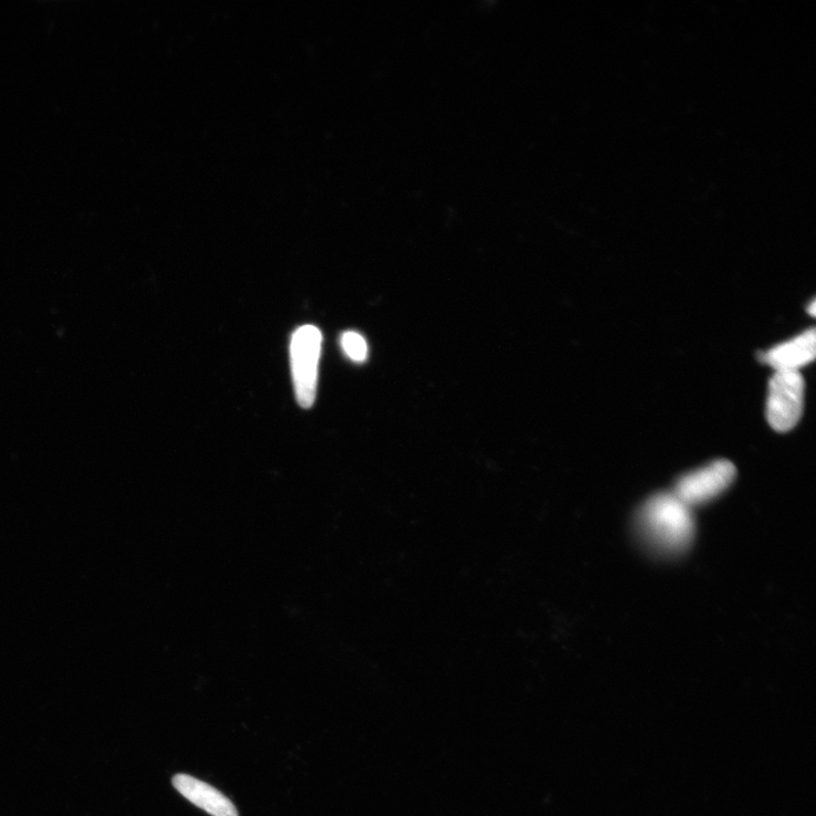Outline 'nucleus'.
Returning <instances> with one entry per match:
<instances>
[{
	"mask_svg": "<svg viewBox=\"0 0 816 816\" xmlns=\"http://www.w3.org/2000/svg\"><path fill=\"white\" fill-rule=\"evenodd\" d=\"M805 383L799 372H776L768 383L766 420L778 432H788L799 422Z\"/></svg>",
	"mask_w": 816,
	"mask_h": 816,
	"instance_id": "obj_3",
	"label": "nucleus"
},
{
	"mask_svg": "<svg viewBox=\"0 0 816 816\" xmlns=\"http://www.w3.org/2000/svg\"><path fill=\"white\" fill-rule=\"evenodd\" d=\"M176 791L211 816H239L236 805L218 789L188 775L172 778Z\"/></svg>",
	"mask_w": 816,
	"mask_h": 816,
	"instance_id": "obj_6",
	"label": "nucleus"
},
{
	"mask_svg": "<svg viewBox=\"0 0 816 816\" xmlns=\"http://www.w3.org/2000/svg\"><path fill=\"white\" fill-rule=\"evenodd\" d=\"M815 341V329L810 328L786 343L759 354V358L776 372H798L814 360Z\"/></svg>",
	"mask_w": 816,
	"mask_h": 816,
	"instance_id": "obj_5",
	"label": "nucleus"
},
{
	"mask_svg": "<svg viewBox=\"0 0 816 816\" xmlns=\"http://www.w3.org/2000/svg\"><path fill=\"white\" fill-rule=\"evenodd\" d=\"M342 347L345 354L354 362L362 363L368 357V344L362 335L355 332H346L342 336Z\"/></svg>",
	"mask_w": 816,
	"mask_h": 816,
	"instance_id": "obj_7",
	"label": "nucleus"
},
{
	"mask_svg": "<svg viewBox=\"0 0 816 816\" xmlns=\"http://www.w3.org/2000/svg\"><path fill=\"white\" fill-rule=\"evenodd\" d=\"M637 526L648 546L667 556L688 551L697 529L693 510L672 491L649 498L638 512Z\"/></svg>",
	"mask_w": 816,
	"mask_h": 816,
	"instance_id": "obj_1",
	"label": "nucleus"
},
{
	"mask_svg": "<svg viewBox=\"0 0 816 816\" xmlns=\"http://www.w3.org/2000/svg\"><path fill=\"white\" fill-rule=\"evenodd\" d=\"M322 345V332L314 326H303L292 337L291 363L294 388L296 399L303 408H310L315 400Z\"/></svg>",
	"mask_w": 816,
	"mask_h": 816,
	"instance_id": "obj_2",
	"label": "nucleus"
},
{
	"mask_svg": "<svg viewBox=\"0 0 816 816\" xmlns=\"http://www.w3.org/2000/svg\"><path fill=\"white\" fill-rule=\"evenodd\" d=\"M808 313H809V314H810L812 316H815V313H816V303H815V301H812V303H810V305H809V307H808Z\"/></svg>",
	"mask_w": 816,
	"mask_h": 816,
	"instance_id": "obj_8",
	"label": "nucleus"
},
{
	"mask_svg": "<svg viewBox=\"0 0 816 816\" xmlns=\"http://www.w3.org/2000/svg\"><path fill=\"white\" fill-rule=\"evenodd\" d=\"M735 465L715 461L680 478L671 490L686 505L694 510L705 505L728 490L736 478Z\"/></svg>",
	"mask_w": 816,
	"mask_h": 816,
	"instance_id": "obj_4",
	"label": "nucleus"
}]
</instances>
